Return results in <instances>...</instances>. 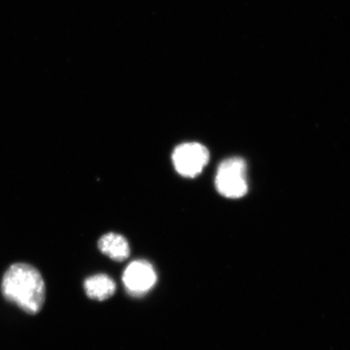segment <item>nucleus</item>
I'll list each match as a JSON object with an SVG mask.
<instances>
[{"label":"nucleus","instance_id":"obj_1","mask_svg":"<svg viewBox=\"0 0 350 350\" xmlns=\"http://www.w3.org/2000/svg\"><path fill=\"white\" fill-rule=\"evenodd\" d=\"M1 291L4 297L29 314L40 312L46 299V284L33 266L16 262L4 273Z\"/></svg>","mask_w":350,"mask_h":350},{"label":"nucleus","instance_id":"obj_2","mask_svg":"<svg viewBox=\"0 0 350 350\" xmlns=\"http://www.w3.org/2000/svg\"><path fill=\"white\" fill-rule=\"evenodd\" d=\"M246 163L239 157L223 161L219 165L215 178V185L219 193L230 199H239L246 195Z\"/></svg>","mask_w":350,"mask_h":350},{"label":"nucleus","instance_id":"obj_3","mask_svg":"<svg viewBox=\"0 0 350 350\" xmlns=\"http://www.w3.org/2000/svg\"><path fill=\"white\" fill-rule=\"evenodd\" d=\"M209 152L199 143L180 144L174 148L172 161L176 172L183 177L195 178L208 163Z\"/></svg>","mask_w":350,"mask_h":350},{"label":"nucleus","instance_id":"obj_4","mask_svg":"<svg viewBox=\"0 0 350 350\" xmlns=\"http://www.w3.org/2000/svg\"><path fill=\"white\" fill-rule=\"evenodd\" d=\"M157 278L156 271L150 262L139 260L126 267L122 275V282L129 295L139 297L154 287Z\"/></svg>","mask_w":350,"mask_h":350},{"label":"nucleus","instance_id":"obj_5","mask_svg":"<svg viewBox=\"0 0 350 350\" xmlns=\"http://www.w3.org/2000/svg\"><path fill=\"white\" fill-rule=\"evenodd\" d=\"M98 248L105 255L116 261H124L130 256V246L124 236L108 233L98 241Z\"/></svg>","mask_w":350,"mask_h":350},{"label":"nucleus","instance_id":"obj_6","mask_svg":"<svg viewBox=\"0 0 350 350\" xmlns=\"http://www.w3.org/2000/svg\"><path fill=\"white\" fill-rule=\"evenodd\" d=\"M84 288L90 299L104 301L115 295L116 284L109 275L98 274L88 278L85 281Z\"/></svg>","mask_w":350,"mask_h":350}]
</instances>
